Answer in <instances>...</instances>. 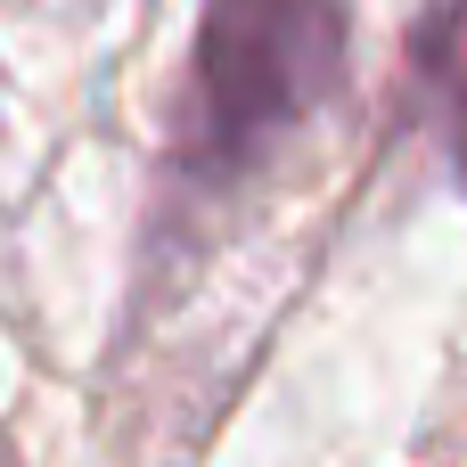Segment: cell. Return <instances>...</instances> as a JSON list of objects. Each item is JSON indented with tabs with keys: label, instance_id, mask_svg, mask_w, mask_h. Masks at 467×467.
Instances as JSON below:
<instances>
[{
	"label": "cell",
	"instance_id": "cell-1",
	"mask_svg": "<svg viewBox=\"0 0 467 467\" xmlns=\"http://www.w3.org/2000/svg\"><path fill=\"white\" fill-rule=\"evenodd\" d=\"M345 82V0H205L189 49L181 148L197 172H246Z\"/></svg>",
	"mask_w": 467,
	"mask_h": 467
}]
</instances>
